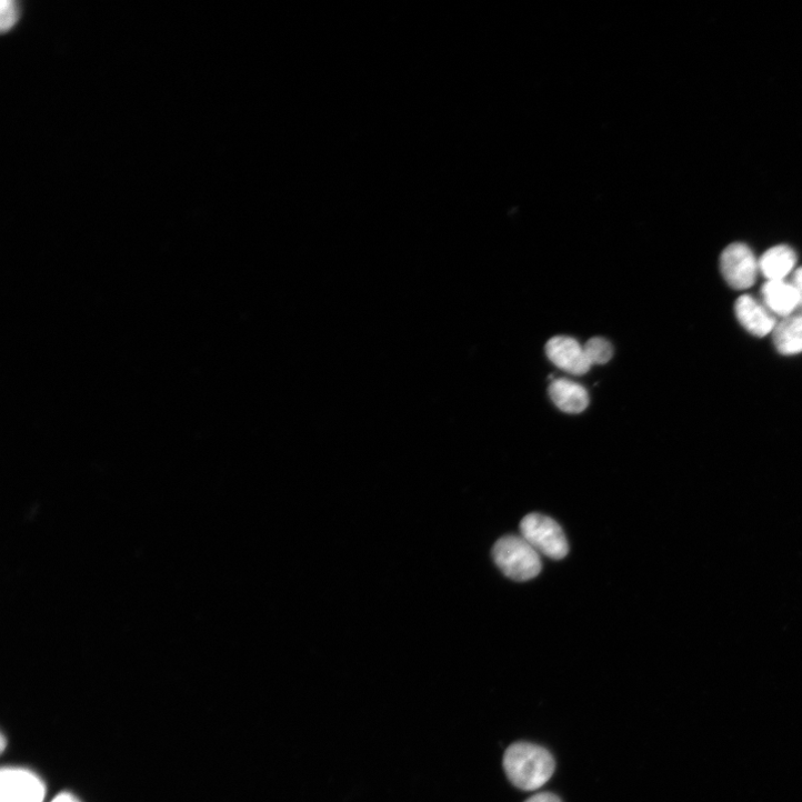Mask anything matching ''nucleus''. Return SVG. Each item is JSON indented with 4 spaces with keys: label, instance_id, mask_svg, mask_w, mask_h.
Segmentation results:
<instances>
[{
    "label": "nucleus",
    "instance_id": "nucleus-1",
    "mask_svg": "<svg viewBox=\"0 0 802 802\" xmlns=\"http://www.w3.org/2000/svg\"><path fill=\"white\" fill-rule=\"evenodd\" d=\"M503 764L510 781L525 791L543 786L555 771L553 755L547 749L528 742L512 744L504 754Z\"/></svg>",
    "mask_w": 802,
    "mask_h": 802
},
{
    "label": "nucleus",
    "instance_id": "nucleus-2",
    "mask_svg": "<svg viewBox=\"0 0 802 802\" xmlns=\"http://www.w3.org/2000/svg\"><path fill=\"white\" fill-rule=\"evenodd\" d=\"M493 558L500 570L513 581H530L542 571L540 554L521 535L500 539L493 548Z\"/></svg>",
    "mask_w": 802,
    "mask_h": 802
},
{
    "label": "nucleus",
    "instance_id": "nucleus-3",
    "mask_svg": "<svg viewBox=\"0 0 802 802\" xmlns=\"http://www.w3.org/2000/svg\"><path fill=\"white\" fill-rule=\"evenodd\" d=\"M521 537L540 554L562 560L569 553V542L562 528L551 518L530 514L521 522Z\"/></svg>",
    "mask_w": 802,
    "mask_h": 802
},
{
    "label": "nucleus",
    "instance_id": "nucleus-4",
    "mask_svg": "<svg viewBox=\"0 0 802 802\" xmlns=\"http://www.w3.org/2000/svg\"><path fill=\"white\" fill-rule=\"evenodd\" d=\"M47 785L33 771L3 768L0 773V802H44Z\"/></svg>",
    "mask_w": 802,
    "mask_h": 802
},
{
    "label": "nucleus",
    "instance_id": "nucleus-5",
    "mask_svg": "<svg viewBox=\"0 0 802 802\" xmlns=\"http://www.w3.org/2000/svg\"><path fill=\"white\" fill-rule=\"evenodd\" d=\"M720 269L731 288L745 290L756 280L759 261L749 247L743 243H732L721 254Z\"/></svg>",
    "mask_w": 802,
    "mask_h": 802
},
{
    "label": "nucleus",
    "instance_id": "nucleus-6",
    "mask_svg": "<svg viewBox=\"0 0 802 802\" xmlns=\"http://www.w3.org/2000/svg\"><path fill=\"white\" fill-rule=\"evenodd\" d=\"M550 360L567 372L584 374L591 369L584 348L571 337H554L547 344Z\"/></svg>",
    "mask_w": 802,
    "mask_h": 802
},
{
    "label": "nucleus",
    "instance_id": "nucleus-7",
    "mask_svg": "<svg viewBox=\"0 0 802 802\" xmlns=\"http://www.w3.org/2000/svg\"><path fill=\"white\" fill-rule=\"evenodd\" d=\"M734 311L741 325L759 338L773 332L778 324L774 314L763 303L748 294L736 300Z\"/></svg>",
    "mask_w": 802,
    "mask_h": 802
},
{
    "label": "nucleus",
    "instance_id": "nucleus-8",
    "mask_svg": "<svg viewBox=\"0 0 802 802\" xmlns=\"http://www.w3.org/2000/svg\"><path fill=\"white\" fill-rule=\"evenodd\" d=\"M762 303L773 313L786 318L800 307V297L792 283L770 280L761 289Z\"/></svg>",
    "mask_w": 802,
    "mask_h": 802
},
{
    "label": "nucleus",
    "instance_id": "nucleus-9",
    "mask_svg": "<svg viewBox=\"0 0 802 802\" xmlns=\"http://www.w3.org/2000/svg\"><path fill=\"white\" fill-rule=\"evenodd\" d=\"M549 392L555 407L564 413L580 414L588 409L590 403L587 389L568 379L554 380Z\"/></svg>",
    "mask_w": 802,
    "mask_h": 802
},
{
    "label": "nucleus",
    "instance_id": "nucleus-10",
    "mask_svg": "<svg viewBox=\"0 0 802 802\" xmlns=\"http://www.w3.org/2000/svg\"><path fill=\"white\" fill-rule=\"evenodd\" d=\"M795 252L788 245L769 249L759 260V270L770 280H784L795 265Z\"/></svg>",
    "mask_w": 802,
    "mask_h": 802
},
{
    "label": "nucleus",
    "instance_id": "nucleus-11",
    "mask_svg": "<svg viewBox=\"0 0 802 802\" xmlns=\"http://www.w3.org/2000/svg\"><path fill=\"white\" fill-rule=\"evenodd\" d=\"M773 342L783 355L802 352V313H793L776 324L773 330Z\"/></svg>",
    "mask_w": 802,
    "mask_h": 802
},
{
    "label": "nucleus",
    "instance_id": "nucleus-12",
    "mask_svg": "<svg viewBox=\"0 0 802 802\" xmlns=\"http://www.w3.org/2000/svg\"><path fill=\"white\" fill-rule=\"evenodd\" d=\"M583 348L592 365L609 362L614 353L611 342L599 337L590 339Z\"/></svg>",
    "mask_w": 802,
    "mask_h": 802
},
{
    "label": "nucleus",
    "instance_id": "nucleus-13",
    "mask_svg": "<svg viewBox=\"0 0 802 802\" xmlns=\"http://www.w3.org/2000/svg\"><path fill=\"white\" fill-rule=\"evenodd\" d=\"M21 18V8L14 0H3L0 6V29L3 33L11 31Z\"/></svg>",
    "mask_w": 802,
    "mask_h": 802
},
{
    "label": "nucleus",
    "instance_id": "nucleus-14",
    "mask_svg": "<svg viewBox=\"0 0 802 802\" xmlns=\"http://www.w3.org/2000/svg\"><path fill=\"white\" fill-rule=\"evenodd\" d=\"M525 802H562V800L553 793L542 792L531 796Z\"/></svg>",
    "mask_w": 802,
    "mask_h": 802
},
{
    "label": "nucleus",
    "instance_id": "nucleus-15",
    "mask_svg": "<svg viewBox=\"0 0 802 802\" xmlns=\"http://www.w3.org/2000/svg\"><path fill=\"white\" fill-rule=\"evenodd\" d=\"M791 283L796 289L799 297H800V307L799 308H802V268L794 271Z\"/></svg>",
    "mask_w": 802,
    "mask_h": 802
},
{
    "label": "nucleus",
    "instance_id": "nucleus-16",
    "mask_svg": "<svg viewBox=\"0 0 802 802\" xmlns=\"http://www.w3.org/2000/svg\"><path fill=\"white\" fill-rule=\"evenodd\" d=\"M51 802H81L74 794L72 793H61L57 795Z\"/></svg>",
    "mask_w": 802,
    "mask_h": 802
}]
</instances>
